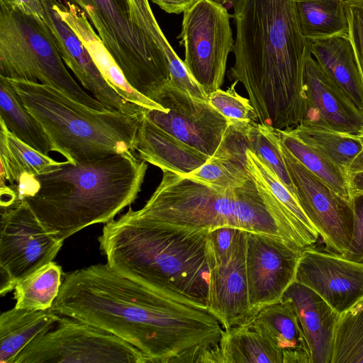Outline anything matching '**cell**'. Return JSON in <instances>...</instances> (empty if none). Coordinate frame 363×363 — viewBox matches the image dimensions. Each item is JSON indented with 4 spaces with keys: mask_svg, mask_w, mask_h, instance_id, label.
Listing matches in <instances>:
<instances>
[{
    "mask_svg": "<svg viewBox=\"0 0 363 363\" xmlns=\"http://www.w3.org/2000/svg\"><path fill=\"white\" fill-rule=\"evenodd\" d=\"M276 130L281 144L297 160L336 194L352 201L346 185L345 172L341 167L304 143L291 130Z\"/></svg>",
    "mask_w": 363,
    "mask_h": 363,
    "instance_id": "obj_30",
    "label": "cell"
},
{
    "mask_svg": "<svg viewBox=\"0 0 363 363\" xmlns=\"http://www.w3.org/2000/svg\"><path fill=\"white\" fill-rule=\"evenodd\" d=\"M238 82L235 80L226 91L219 89L213 91L208 96V101L231 121L257 122L256 112L249 99L242 97L236 91Z\"/></svg>",
    "mask_w": 363,
    "mask_h": 363,
    "instance_id": "obj_36",
    "label": "cell"
},
{
    "mask_svg": "<svg viewBox=\"0 0 363 363\" xmlns=\"http://www.w3.org/2000/svg\"><path fill=\"white\" fill-rule=\"evenodd\" d=\"M246 233L238 229L232 244L225 249H214L210 244L213 265L207 306L223 329L252 319L246 272Z\"/></svg>",
    "mask_w": 363,
    "mask_h": 363,
    "instance_id": "obj_15",
    "label": "cell"
},
{
    "mask_svg": "<svg viewBox=\"0 0 363 363\" xmlns=\"http://www.w3.org/2000/svg\"><path fill=\"white\" fill-rule=\"evenodd\" d=\"M302 250L282 239L246 233V272L252 318L264 307L281 300L294 281Z\"/></svg>",
    "mask_w": 363,
    "mask_h": 363,
    "instance_id": "obj_14",
    "label": "cell"
},
{
    "mask_svg": "<svg viewBox=\"0 0 363 363\" xmlns=\"http://www.w3.org/2000/svg\"><path fill=\"white\" fill-rule=\"evenodd\" d=\"M166 110H145V116L182 142L212 156L218 147L231 121L208 100L166 84L154 99Z\"/></svg>",
    "mask_w": 363,
    "mask_h": 363,
    "instance_id": "obj_12",
    "label": "cell"
},
{
    "mask_svg": "<svg viewBox=\"0 0 363 363\" xmlns=\"http://www.w3.org/2000/svg\"><path fill=\"white\" fill-rule=\"evenodd\" d=\"M250 322L272 341L283 363H311L307 340L289 300L282 298L264 307Z\"/></svg>",
    "mask_w": 363,
    "mask_h": 363,
    "instance_id": "obj_22",
    "label": "cell"
},
{
    "mask_svg": "<svg viewBox=\"0 0 363 363\" xmlns=\"http://www.w3.org/2000/svg\"><path fill=\"white\" fill-rule=\"evenodd\" d=\"M162 172V180L152 196L140 209L130 208L131 214L209 230L233 227L282 239L295 245L263 199L253 177L240 186L221 188L169 171Z\"/></svg>",
    "mask_w": 363,
    "mask_h": 363,
    "instance_id": "obj_6",
    "label": "cell"
},
{
    "mask_svg": "<svg viewBox=\"0 0 363 363\" xmlns=\"http://www.w3.org/2000/svg\"><path fill=\"white\" fill-rule=\"evenodd\" d=\"M53 311L105 330L153 363H216L223 328L206 306L128 277L107 263L65 274Z\"/></svg>",
    "mask_w": 363,
    "mask_h": 363,
    "instance_id": "obj_1",
    "label": "cell"
},
{
    "mask_svg": "<svg viewBox=\"0 0 363 363\" xmlns=\"http://www.w3.org/2000/svg\"><path fill=\"white\" fill-rule=\"evenodd\" d=\"M304 109L301 123L352 136L363 131V111L325 74L308 51L305 61Z\"/></svg>",
    "mask_w": 363,
    "mask_h": 363,
    "instance_id": "obj_17",
    "label": "cell"
},
{
    "mask_svg": "<svg viewBox=\"0 0 363 363\" xmlns=\"http://www.w3.org/2000/svg\"><path fill=\"white\" fill-rule=\"evenodd\" d=\"M290 130L343 170L363 150V145L358 137L328 128L301 123Z\"/></svg>",
    "mask_w": 363,
    "mask_h": 363,
    "instance_id": "obj_32",
    "label": "cell"
},
{
    "mask_svg": "<svg viewBox=\"0 0 363 363\" xmlns=\"http://www.w3.org/2000/svg\"><path fill=\"white\" fill-rule=\"evenodd\" d=\"M346 185L350 199L363 194V150L345 169Z\"/></svg>",
    "mask_w": 363,
    "mask_h": 363,
    "instance_id": "obj_39",
    "label": "cell"
},
{
    "mask_svg": "<svg viewBox=\"0 0 363 363\" xmlns=\"http://www.w3.org/2000/svg\"><path fill=\"white\" fill-rule=\"evenodd\" d=\"M300 28L307 40L349 36L344 0H296Z\"/></svg>",
    "mask_w": 363,
    "mask_h": 363,
    "instance_id": "obj_28",
    "label": "cell"
},
{
    "mask_svg": "<svg viewBox=\"0 0 363 363\" xmlns=\"http://www.w3.org/2000/svg\"><path fill=\"white\" fill-rule=\"evenodd\" d=\"M184 177L201 183L221 188H235L251 179L247 159L242 160L214 153L196 170Z\"/></svg>",
    "mask_w": 363,
    "mask_h": 363,
    "instance_id": "obj_35",
    "label": "cell"
},
{
    "mask_svg": "<svg viewBox=\"0 0 363 363\" xmlns=\"http://www.w3.org/2000/svg\"><path fill=\"white\" fill-rule=\"evenodd\" d=\"M0 294L52 262L63 245L40 223L24 200L1 208Z\"/></svg>",
    "mask_w": 363,
    "mask_h": 363,
    "instance_id": "obj_11",
    "label": "cell"
},
{
    "mask_svg": "<svg viewBox=\"0 0 363 363\" xmlns=\"http://www.w3.org/2000/svg\"><path fill=\"white\" fill-rule=\"evenodd\" d=\"M0 76L39 81L87 106L108 109L69 73L45 21L4 4H0Z\"/></svg>",
    "mask_w": 363,
    "mask_h": 363,
    "instance_id": "obj_8",
    "label": "cell"
},
{
    "mask_svg": "<svg viewBox=\"0 0 363 363\" xmlns=\"http://www.w3.org/2000/svg\"><path fill=\"white\" fill-rule=\"evenodd\" d=\"M0 4L16 6L21 11L45 21L44 10L40 0H0Z\"/></svg>",
    "mask_w": 363,
    "mask_h": 363,
    "instance_id": "obj_40",
    "label": "cell"
},
{
    "mask_svg": "<svg viewBox=\"0 0 363 363\" xmlns=\"http://www.w3.org/2000/svg\"><path fill=\"white\" fill-rule=\"evenodd\" d=\"M282 298L289 300L307 340L311 363H331L340 314L310 288L294 281Z\"/></svg>",
    "mask_w": 363,
    "mask_h": 363,
    "instance_id": "obj_19",
    "label": "cell"
},
{
    "mask_svg": "<svg viewBox=\"0 0 363 363\" xmlns=\"http://www.w3.org/2000/svg\"><path fill=\"white\" fill-rule=\"evenodd\" d=\"M0 120L19 140L48 155L50 143L35 117L26 108L9 81L0 76Z\"/></svg>",
    "mask_w": 363,
    "mask_h": 363,
    "instance_id": "obj_29",
    "label": "cell"
},
{
    "mask_svg": "<svg viewBox=\"0 0 363 363\" xmlns=\"http://www.w3.org/2000/svg\"><path fill=\"white\" fill-rule=\"evenodd\" d=\"M214 1H216L219 3H221L223 4H227V3H229V2H233V0H214Z\"/></svg>",
    "mask_w": 363,
    "mask_h": 363,
    "instance_id": "obj_42",
    "label": "cell"
},
{
    "mask_svg": "<svg viewBox=\"0 0 363 363\" xmlns=\"http://www.w3.org/2000/svg\"><path fill=\"white\" fill-rule=\"evenodd\" d=\"M61 315L51 308H14L0 315V363H14L17 355L35 337L55 327Z\"/></svg>",
    "mask_w": 363,
    "mask_h": 363,
    "instance_id": "obj_24",
    "label": "cell"
},
{
    "mask_svg": "<svg viewBox=\"0 0 363 363\" xmlns=\"http://www.w3.org/2000/svg\"><path fill=\"white\" fill-rule=\"evenodd\" d=\"M235 62L228 75L240 82L257 123L276 130L301 123L308 41L296 0H233Z\"/></svg>",
    "mask_w": 363,
    "mask_h": 363,
    "instance_id": "obj_2",
    "label": "cell"
},
{
    "mask_svg": "<svg viewBox=\"0 0 363 363\" xmlns=\"http://www.w3.org/2000/svg\"><path fill=\"white\" fill-rule=\"evenodd\" d=\"M230 15L223 4L198 0L183 13L177 37L185 48L184 65L208 96L223 84L234 40Z\"/></svg>",
    "mask_w": 363,
    "mask_h": 363,
    "instance_id": "obj_10",
    "label": "cell"
},
{
    "mask_svg": "<svg viewBox=\"0 0 363 363\" xmlns=\"http://www.w3.org/2000/svg\"><path fill=\"white\" fill-rule=\"evenodd\" d=\"M331 363H363V298L339 315Z\"/></svg>",
    "mask_w": 363,
    "mask_h": 363,
    "instance_id": "obj_33",
    "label": "cell"
},
{
    "mask_svg": "<svg viewBox=\"0 0 363 363\" xmlns=\"http://www.w3.org/2000/svg\"><path fill=\"white\" fill-rule=\"evenodd\" d=\"M168 13H184L198 0H150Z\"/></svg>",
    "mask_w": 363,
    "mask_h": 363,
    "instance_id": "obj_41",
    "label": "cell"
},
{
    "mask_svg": "<svg viewBox=\"0 0 363 363\" xmlns=\"http://www.w3.org/2000/svg\"><path fill=\"white\" fill-rule=\"evenodd\" d=\"M134 149L145 162L162 171L182 176L196 170L211 157L154 124L145 116V112Z\"/></svg>",
    "mask_w": 363,
    "mask_h": 363,
    "instance_id": "obj_21",
    "label": "cell"
},
{
    "mask_svg": "<svg viewBox=\"0 0 363 363\" xmlns=\"http://www.w3.org/2000/svg\"><path fill=\"white\" fill-rule=\"evenodd\" d=\"M294 281L314 291L341 314L363 298V263L308 247L301 251Z\"/></svg>",
    "mask_w": 363,
    "mask_h": 363,
    "instance_id": "obj_16",
    "label": "cell"
},
{
    "mask_svg": "<svg viewBox=\"0 0 363 363\" xmlns=\"http://www.w3.org/2000/svg\"><path fill=\"white\" fill-rule=\"evenodd\" d=\"M247 135L249 149L264 162L298 200L296 189L285 163L277 130L271 126L252 122Z\"/></svg>",
    "mask_w": 363,
    "mask_h": 363,
    "instance_id": "obj_34",
    "label": "cell"
},
{
    "mask_svg": "<svg viewBox=\"0 0 363 363\" xmlns=\"http://www.w3.org/2000/svg\"><path fill=\"white\" fill-rule=\"evenodd\" d=\"M62 271L52 261L27 277L14 287L15 307L30 310L50 308L62 285Z\"/></svg>",
    "mask_w": 363,
    "mask_h": 363,
    "instance_id": "obj_31",
    "label": "cell"
},
{
    "mask_svg": "<svg viewBox=\"0 0 363 363\" xmlns=\"http://www.w3.org/2000/svg\"><path fill=\"white\" fill-rule=\"evenodd\" d=\"M246 155L250 174L259 179L278 201L304 247L313 246L319 234L298 200L258 156L250 149Z\"/></svg>",
    "mask_w": 363,
    "mask_h": 363,
    "instance_id": "obj_27",
    "label": "cell"
},
{
    "mask_svg": "<svg viewBox=\"0 0 363 363\" xmlns=\"http://www.w3.org/2000/svg\"><path fill=\"white\" fill-rule=\"evenodd\" d=\"M77 6L130 85L153 100L170 81L172 48L148 0H64Z\"/></svg>",
    "mask_w": 363,
    "mask_h": 363,
    "instance_id": "obj_7",
    "label": "cell"
},
{
    "mask_svg": "<svg viewBox=\"0 0 363 363\" xmlns=\"http://www.w3.org/2000/svg\"><path fill=\"white\" fill-rule=\"evenodd\" d=\"M208 233L206 228L138 218L128 211L106 223L99 242L107 264L118 272L207 306L213 265Z\"/></svg>",
    "mask_w": 363,
    "mask_h": 363,
    "instance_id": "obj_4",
    "label": "cell"
},
{
    "mask_svg": "<svg viewBox=\"0 0 363 363\" xmlns=\"http://www.w3.org/2000/svg\"><path fill=\"white\" fill-rule=\"evenodd\" d=\"M147 165L135 152L109 155L23 178L13 189L48 233L63 241L91 225L108 223L137 199Z\"/></svg>",
    "mask_w": 363,
    "mask_h": 363,
    "instance_id": "obj_3",
    "label": "cell"
},
{
    "mask_svg": "<svg viewBox=\"0 0 363 363\" xmlns=\"http://www.w3.org/2000/svg\"><path fill=\"white\" fill-rule=\"evenodd\" d=\"M357 137H358V138L359 139V140L361 141V143H362V145H363V131H362V132L361 133V134H360L359 136H357Z\"/></svg>",
    "mask_w": 363,
    "mask_h": 363,
    "instance_id": "obj_43",
    "label": "cell"
},
{
    "mask_svg": "<svg viewBox=\"0 0 363 363\" xmlns=\"http://www.w3.org/2000/svg\"><path fill=\"white\" fill-rule=\"evenodd\" d=\"M281 148L296 189L299 204L322 238L326 249L343 255L350 245L353 233L352 201L333 191L297 160L281 143Z\"/></svg>",
    "mask_w": 363,
    "mask_h": 363,
    "instance_id": "obj_13",
    "label": "cell"
},
{
    "mask_svg": "<svg viewBox=\"0 0 363 363\" xmlns=\"http://www.w3.org/2000/svg\"><path fill=\"white\" fill-rule=\"evenodd\" d=\"M218 363H283L272 341L251 322L223 329Z\"/></svg>",
    "mask_w": 363,
    "mask_h": 363,
    "instance_id": "obj_26",
    "label": "cell"
},
{
    "mask_svg": "<svg viewBox=\"0 0 363 363\" xmlns=\"http://www.w3.org/2000/svg\"><path fill=\"white\" fill-rule=\"evenodd\" d=\"M352 43L363 82V0H344Z\"/></svg>",
    "mask_w": 363,
    "mask_h": 363,
    "instance_id": "obj_37",
    "label": "cell"
},
{
    "mask_svg": "<svg viewBox=\"0 0 363 363\" xmlns=\"http://www.w3.org/2000/svg\"><path fill=\"white\" fill-rule=\"evenodd\" d=\"M147 363L148 357L116 335L79 320L60 317L54 328L38 335L14 363Z\"/></svg>",
    "mask_w": 363,
    "mask_h": 363,
    "instance_id": "obj_9",
    "label": "cell"
},
{
    "mask_svg": "<svg viewBox=\"0 0 363 363\" xmlns=\"http://www.w3.org/2000/svg\"><path fill=\"white\" fill-rule=\"evenodd\" d=\"M57 9L62 19L74 30L87 49L107 83L122 98L138 106L160 111L166 109L134 89L121 68L96 33L86 13L77 6L57 1Z\"/></svg>",
    "mask_w": 363,
    "mask_h": 363,
    "instance_id": "obj_20",
    "label": "cell"
},
{
    "mask_svg": "<svg viewBox=\"0 0 363 363\" xmlns=\"http://www.w3.org/2000/svg\"><path fill=\"white\" fill-rule=\"evenodd\" d=\"M1 186L17 185L23 178L47 173L61 162L56 161L26 144L0 120Z\"/></svg>",
    "mask_w": 363,
    "mask_h": 363,
    "instance_id": "obj_25",
    "label": "cell"
},
{
    "mask_svg": "<svg viewBox=\"0 0 363 363\" xmlns=\"http://www.w3.org/2000/svg\"><path fill=\"white\" fill-rule=\"evenodd\" d=\"M40 1L57 50L83 87L108 110L133 114L145 108L125 100L107 83L81 39L58 13L57 1Z\"/></svg>",
    "mask_w": 363,
    "mask_h": 363,
    "instance_id": "obj_18",
    "label": "cell"
},
{
    "mask_svg": "<svg viewBox=\"0 0 363 363\" xmlns=\"http://www.w3.org/2000/svg\"><path fill=\"white\" fill-rule=\"evenodd\" d=\"M6 79L41 125L50 143L51 151L61 154L67 160L77 163L135 152L145 108L133 114L98 110L52 86Z\"/></svg>",
    "mask_w": 363,
    "mask_h": 363,
    "instance_id": "obj_5",
    "label": "cell"
},
{
    "mask_svg": "<svg viewBox=\"0 0 363 363\" xmlns=\"http://www.w3.org/2000/svg\"><path fill=\"white\" fill-rule=\"evenodd\" d=\"M354 227L350 245L342 255L347 259L363 263V194L352 199Z\"/></svg>",
    "mask_w": 363,
    "mask_h": 363,
    "instance_id": "obj_38",
    "label": "cell"
},
{
    "mask_svg": "<svg viewBox=\"0 0 363 363\" xmlns=\"http://www.w3.org/2000/svg\"><path fill=\"white\" fill-rule=\"evenodd\" d=\"M307 41L311 55L325 74L363 111V82L349 36Z\"/></svg>",
    "mask_w": 363,
    "mask_h": 363,
    "instance_id": "obj_23",
    "label": "cell"
}]
</instances>
